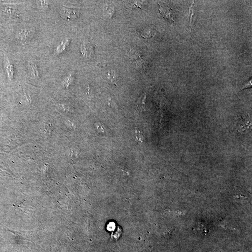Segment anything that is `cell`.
Returning a JSON list of instances; mask_svg holds the SVG:
<instances>
[{"mask_svg":"<svg viewBox=\"0 0 252 252\" xmlns=\"http://www.w3.org/2000/svg\"><path fill=\"white\" fill-rule=\"evenodd\" d=\"M134 137L135 140H137L138 142H143V135H142V134L141 133V132L139 130H134Z\"/></svg>","mask_w":252,"mask_h":252,"instance_id":"cell-7","label":"cell"},{"mask_svg":"<svg viewBox=\"0 0 252 252\" xmlns=\"http://www.w3.org/2000/svg\"><path fill=\"white\" fill-rule=\"evenodd\" d=\"M63 14L66 18L69 20L73 19L77 16L76 12L71 9H64L63 11Z\"/></svg>","mask_w":252,"mask_h":252,"instance_id":"cell-4","label":"cell"},{"mask_svg":"<svg viewBox=\"0 0 252 252\" xmlns=\"http://www.w3.org/2000/svg\"><path fill=\"white\" fill-rule=\"evenodd\" d=\"M65 42L63 41L61 44H60L59 45V46H57L56 50V52L57 53L62 52L64 51V49L65 48V46L66 47V45H65Z\"/></svg>","mask_w":252,"mask_h":252,"instance_id":"cell-9","label":"cell"},{"mask_svg":"<svg viewBox=\"0 0 252 252\" xmlns=\"http://www.w3.org/2000/svg\"><path fill=\"white\" fill-rule=\"evenodd\" d=\"M8 67H7V71L8 72V75H9V77L11 78H13L14 76V68L12 64H11V63L8 62Z\"/></svg>","mask_w":252,"mask_h":252,"instance_id":"cell-8","label":"cell"},{"mask_svg":"<svg viewBox=\"0 0 252 252\" xmlns=\"http://www.w3.org/2000/svg\"><path fill=\"white\" fill-rule=\"evenodd\" d=\"M32 35V31L28 29H24L19 32L18 38L21 41H26L29 40Z\"/></svg>","mask_w":252,"mask_h":252,"instance_id":"cell-2","label":"cell"},{"mask_svg":"<svg viewBox=\"0 0 252 252\" xmlns=\"http://www.w3.org/2000/svg\"><path fill=\"white\" fill-rule=\"evenodd\" d=\"M47 2L45 1H40V4H41V7L43 8H47L48 6V2Z\"/></svg>","mask_w":252,"mask_h":252,"instance_id":"cell-11","label":"cell"},{"mask_svg":"<svg viewBox=\"0 0 252 252\" xmlns=\"http://www.w3.org/2000/svg\"><path fill=\"white\" fill-rule=\"evenodd\" d=\"M145 101L146 95H145L143 98L140 99L138 101L137 105L138 109L142 111H144L145 110Z\"/></svg>","mask_w":252,"mask_h":252,"instance_id":"cell-6","label":"cell"},{"mask_svg":"<svg viewBox=\"0 0 252 252\" xmlns=\"http://www.w3.org/2000/svg\"><path fill=\"white\" fill-rule=\"evenodd\" d=\"M160 12L161 14L163 15L164 17H165V18H167L168 20H171V11L170 9H168L167 8H165V7H160V8L159 9Z\"/></svg>","mask_w":252,"mask_h":252,"instance_id":"cell-5","label":"cell"},{"mask_svg":"<svg viewBox=\"0 0 252 252\" xmlns=\"http://www.w3.org/2000/svg\"><path fill=\"white\" fill-rule=\"evenodd\" d=\"M29 69L30 74L32 77L34 78H37L39 77V71L36 64L31 63H29Z\"/></svg>","mask_w":252,"mask_h":252,"instance_id":"cell-3","label":"cell"},{"mask_svg":"<svg viewBox=\"0 0 252 252\" xmlns=\"http://www.w3.org/2000/svg\"><path fill=\"white\" fill-rule=\"evenodd\" d=\"M51 130L50 128V125H47V124H45L44 126H42V128H41V130L42 131V133L45 134V132H47V134H50V131Z\"/></svg>","mask_w":252,"mask_h":252,"instance_id":"cell-10","label":"cell"},{"mask_svg":"<svg viewBox=\"0 0 252 252\" xmlns=\"http://www.w3.org/2000/svg\"><path fill=\"white\" fill-rule=\"evenodd\" d=\"M236 126L239 132L244 134L249 132L251 130V119L248 114H242L239 116L236 120Z\"/></svg>","mask_w":252,"mask_h":252,"instance_id":"cell-1","label":"cell"}]
</instances>
